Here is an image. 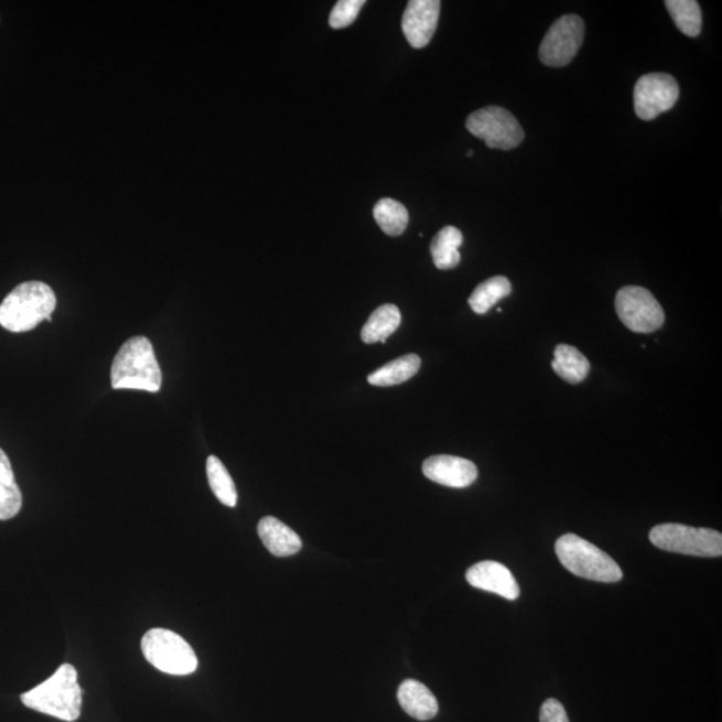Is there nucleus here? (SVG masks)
Segmentation results:
<instances>
[{
	"mask_svg": "<svg viewBox=\"0 0 722 722\" xmlns=\"http://www.w3.org/2000/svg\"><path fill=\"white\" fill-rule=\"evenodd\" d=\"M55 306V293L45 282H23L0 304V325L22 334L52 316Z\"/></svg>",
	"mask_w": 722,
	"mask_h": 722,
	"instance_id": "3",
	"label": "nucleus"
},
{
	"mask_svg": "<svg viewBox=\"0 0 722 722\" xmlns=\"http://www.w3.org/2000/svg\"><path fill=\"white\" fill-rule=\"evenodd\" d=\"M23 497L15 481L8 454L0 449V520H9L21 511Z\"/></svg>",
	"mask_w": 722,
	"mask_h": 722,
	"instance_id": "17",
	"label": "nucleus"
},
{
	"mask_svg": "<svg viewBox=\"0 0 722 722\" xmlns=\"http://www.w3.org/2000/svg\"><path fill=\"white\" fill-rule=\"evenodd\" d=\"M144 658L162 673L187 676L198 667V659L192 646L180 634L168 629L149 631L141 642Z\"/></svg>",
	"mask_w": 722,
	"mask_h": 722,
	"instance_id": "5",
	"label": "nucleus"
},
{
	"mask_svg": "<svg viewBox=\"0 0 722 722\" xmlns=\"http://www.w3.org/2000/svg\"><path fill=\"white\" fill-rule=\"evenodd\" d=\"M161 385L162 373L152 342L143 336L129 338L112 360L111 387L159 392Z\"/></svg>",
	"mask_w": 722,
	"mask_h": 722,
	"instance_id": "1",
	"label": "nucleus"
},
{
	"mask_svg": "<svg viewBox=\"0 0 722 722\" xmlns=\"http://www.w3.org/2000/svg\"><path fill=\"white\" fill-rule=\"evenodd\" d=\"M680 87L669 74H646L634 87V110L643 121H651L665 111L675 108Z\"/></svg>",
	"mask_w": 722,
	"mask_h": 722,
	"instance_id": "10",
	"label": "nucleus"
},
{
	"mask_svg": "<svg viewBox=\"0 0 722 722\" xmlns=\"http://www.w3.org/2000/svg\"><path fill=\"white\" fill-rule=\"evenodd\" d=\"M649 539L656 548L683 556L715 558L722 554V536L712 529L680 524L653 527Z\"/></svg>",
	"mask_w": 722,
	"mask_h": 722,
	"instance_id": "6",
	"label": "nucleus"
},
{
	"mask_svg": "<svg viewBox=\"0 0 722 722\" xmlns=\"http://www.w3.org/2000/svg\"><path fill=\"white\" fill-rule=\"evenodd\" d=\"M539 720L541 722H570L563 705L556 699H549L543 702Z\"/></svg>",
	"mask_w": 722,
	"mask_h": 722,
	"instance_id": "26",
	"label": "nucleus"
},
{
	"mask_svg": "<svg viewBox=\"0 0 722 722\" xmlns=\"http://www.w3.org/2000/svg\"><path fill=\"white\" fill-rule=\"evenodd\" d=\"M257 532L263 546L276 557H291L303 548L298 534L278 518H262L257 526Z\"/></svg>",
	"mask_w": 722,
	"mask_h": 722,
	"instance_id": "14",
	"label": "nucleus"
},
{
	"mask_svg": "<svg viewBox=\"0 0 722 722\" xmlns=\"http://www.w3.org/2000/svg\"><path fill=\"white\" fill-rule=\"evenodd\" d=\"M374 216L381 230L392 237L403 234L410 219L406 206L392 198L378 201L374 208Z\"/></svg>",
	"mask_w": 722,
	"mask_h": 722,
	"instance_id": "22",
	"label": "nucleus"
},
{
	"mask_svg": "<svg viewBox=\"0 0 722 722\" xmlns=\"http://www.w3.org/2000/svg\"><path fill=\"white\" fill-rule=\"evenodd\" d=\"M466 580L471 586L498 594L506 600L515 601L520 594L517 580L504 564L495 561H483L467 570Z\"/></svg>",
	"mask_w": 722,
	"mask_h": 722,
	"instance_id": "13",
	"label": "nucleus"
},
{
	"mask_svg": "<svg viewBox=\"0 0 722 722\" xmlns=\"http://www.w3.org/2000/svg\"><path fill=\"white\" fill-rule=\"evenodd\" d=\"M401 315L399 308L394 304L380 305L373 312L368 322L362 330V341L367 344L381 342L387 343V338L399 328Z\"/></svg>",
	"mask_w": 722,
	"mask_h": 722,
	"instance_id": "19",
	"label": "nucleus"
},
{
	"mask_svg": "<svg viewBox=\"0 0 722 722\" xmlns=\"http://www.w3.org/2000/svg\"><path fill=\"white\" fill-rule=\"evenodd\" d=\"M615 311L627 330L650 334L665 323V313L657 299L643 287H624L615 297Z\"/></svg>",
	"mask_w": 722,
	"mask_h": 722,
	"instance_id": "8",
	"label": "nucleus"
},
{
	"mask_svg": "<svg viewBox=\"0 0 722 722\" xmlns=\"http://www.w3.org/2000/svg\"><path fill=\"white\" fill-rule=\"evenodd\" d=\"M511 291L510 280L505 276H495V278L483 281L475 288L468 299V304L475 313L485 315L495 304L507 298Z\"/></svg>",
	"mask_w": 722,
	"mask_h": 722,
	"instance_id": "21",
	"label": "nucleus"
},
{
	"mask_svg": "<svg viewBox=\"0 0 722 722\" xmlns=\"http://www.w3.org/2000/svg\"><path fill=\"white\" fill-rule=\"evenodd\" d=\"M671 19L682 34L699 36L702 29V12L696 0H667L665 2Z\"/></svg>",
	"mask_w": 722,
	"mask_h": 722,
	"instance_id": "23",
	"label": "nucleus"
},
{
	"mask_svg": "<svg viewBox=\"0 0 722 722\" xmlns=\"http://www.w3.org/2000/svg\"><path fill=\"white\" fill-rule=\"evenodd\" d=\"M562 567L585 580L613 583L623 580V570L613 558L575 534H564L556 543Z\"/></svg>",
	"mask_w": 722,
	"mask_h": 722,
	"instance_id": "4",
	"label": "nucleus"
},
{
	"mask_svg": "<svg viewBox=\"0 0 722 722\" xmlns=\"http://www.w3.org/2000/svg\"><path fill=\"white\" fill-rule=\"evenodd\" d=\"M463 244L462 231L455 226H445L433 237L431 243V256L433 263L441 271H449L460 266V248Z\"/></svg>",
	"mask_w": 722,
	"mask_h": 722,
	"instance_id": "16",
	"label": "nucleus"
},
{
	"mask_svg": "<svg viewBox=\"0 0 722 722\" xmlns=\"http://www.w3.org/2000/svg\"><path fill=\"white\" fill-rule=\"evenodd\" d=\"M425 478L439 485L452 488H464L473 485L478 478V468L468 460L452 455H433L423 463Z\"/></svg>",
	"mask_w": 722,
	"mask_h": 722,
	"instance_id": "12",
	"label": "nucleus"
},
{
	"mask_svg": "<svg viewBox=\"0 0 722 722\" xmlns=\"http://www.w3.org/2000/svg\"><path fill=\"white\" fill-rule=\"evenodd\" d=\"M23 705L52 718L73 722L82 711V689L77 669L71 664L62 665L41 686L21 696Z\"/></svg>",
	"mask_w": 722,
	"mask_h": 722,
	"instance_id": "2",
	"label": "nucleus"
},
{
	"mask_svg": "<svg viewBox=\"0 0 722 722\" xmlns=\"http://www.w3.org/2000/svg\"><path fill=\"white\" fill-rule=\"evenodd\" d=\"M420 357L416 354L398 357L368 376V382L378 387H391L410 380L420 369Z\"/></svg>",
	"mask_w": 722,
	"mask_h": 722,
	"instance_id": "20",
	"label": "nucleus"
},
{
	"mask_svg": "<svg viewBox=\"0 0 722 722\" xmlns=\"http://www.w3.org/2000/svg\"><path fill=\"white\" fill-rule=\"evenodd\" d=\"M442 3L439 0H411L401 21V30L413 49H423L435 34Z\"/></svg>",
	"mask_w": 722,
	"mask_h": 722,
	"instance_id": "11",
	"label": "nucleus"
},
{
	"mask_svg": "<svg viewBox=\"0 0 722 722\" xmlns=\"http://www.w3.org/2000/svg\"><path fill=\"white\" fill-rule=\"evenodd\" d=\"M398 701L405 712L419 721L431 720L439 712L437 697L422 682L416 680H406L401 683Z\"/></svg>",
	"mask_w": 722,
	"mask_h": 722,
	"instance_id": "15",
	"label": "nucleus"
},
{
	"mask_svg": "<svg viewBox=\"0 0 722 722\" xmlns=\"http://www.w3.org/2000/svg\"><path fill=\"white\" fill-rule=\"evenodd\" d=\"M554 373L564 381L578 385L586 379L590 370V363L586 356L575 347L568 344L557 345L554 360L551 362Z\"/></svg>",
	"mask_w": 722,
	"mask_h": 722,
	"instance_id": "18",
	"label": "nucleus"
},
{
	"mask_svg": "<svg viewBox=\"0 0 722 722\" xmlns=\"http://www.w3.org/2000/svg\"><path fill=\"white\" fill-rule=\"evenodd\" d=\"M466 128L492 149L511 150L525 140V131L518 119L499 106H488L471 112Z\"/></svg>",
	"mask_w": 722,
	"mask_h": 722,
	"instance_id": "7",
	"label": "nucleus"
},
{
	"mask_svg": "<svg viewBox=\"0 0 722 722\" xmlns=\"http://www.w3.org/2000/svg\"><path fill=\"white\" fill-rule=\"evenodd\" d=\"M467 155H468V157L473 155V150H470V152L467 153Z\"/></svg>",
	"mask_w": 722,
	"mask_h": 722,
	"instance_id": "27",
	"label": "nucleus"
},
{
	"mask_svg": "<svg viewBox=\"0 0 722 722\" xmlns=\"http://www.w3.org/2000/svg\"><path fill=\"white\" fill-rule=\"evenodd\" d=\"M364 4H366L364 0H341L331 11L330 26L336 30L351 26L356 21Z\"/></svg>",
	"mask_w": 722,
	"mask_h": 722,
	"instance_id": "25",
	"label": "nucleus"
},
{
	"mask_svg": "<svg viewBox=\"0 0 722 722\" xmlns=\"http://www.w3.org/2000/svg\"><path fill=\"white\" fill-rule=\"evenodd\" d=\"M206 475L216 498L225 506L236 507L238 497L235 482L217 456L212 455L206 461Z\"/></svg>",
	"mask_w": 722,
	"mask_h": 722,
	"instance_id": "24",
	"label": "nucleus"
},
{
	"mask_svg": "<svg viewBox=\"0 0 722 722\" xmlns=\"http://www.w3.org/2000/svg\"><path fill=\"white\" fill-rule=\"evenodd\" d=\"M585 36V22L578 15H563L557 19L546 33L539 60L550 67L568 66L575 58Z\"/></svg>",
	"mask_w": 722,
	"mask_h": 722,
	"instance_id": "9",
	"label": "nucleus"
}]
</instances>
